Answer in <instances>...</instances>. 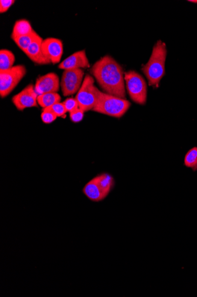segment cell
<instances>
[{"mask_svg":"<svg viewBox=\"0 0 197 297\" xmlns=\"http://www.w3.org/2000/svg\"><path fill=\"white\" fill-rule=\"evenodd\" d=\"M127 92L132 101L139 105H144L147 99V85L144 78L134 71L125 73Z\"/></svg>","mask_w":197,"mask_h":297,"instance_id":"8992f818","label":"cell"},{"mask_svg":"<svg viewBox=\"0 0 197 297\" xmlns=\"http://www.w3.org/2000/svg\"><path fill=\"white\" fill-rule=\"evenodd\" d=\"M23 65L14 66L8 70L0 71V96L5 98L12 92L26 74Z\"/></svg>","mask_w":197,"mask_h":297,"instance_id":"52a82bcc","label":"cell"},{"mask_svg":"<svg viewBox=\"0 0 197 297\" xmlns=\"http://www.w3.org/2000/svg\"><path fill=\"white\" fill-rule=\"evenodd\" d=\"M189 2L197 3V0H189Z\"/></svg>","mask_w":197,"mask_h":297,"instance_id":"cb8c5ba5","label":"cell"},{"mask_svg":"<svg viewBox=\"0 0 197 297\" xmlns=\"http://www.w3.org/2000/svg\"><path fill=\"white\" fill-rule=\"evenodd\" d=\"M131 107V103L125 99L101 92L98 103L93 111L114 118H121Z\"/></svg>","mask_w":197,"mask_h":297,"instance_id":"277c9868","label":"cell"},{"mask_svg":"<svg viewBox=\"0 0 197 297\" xmlns=\"http://www.w3.org/2000/svg\"><path fill=\"white\" fill-rule=\"evenodd\" d=\"M38 93L34 85L30 84L12 98V102L17 110L23 111L26 108H38Z\"/></svg>","mask_w":197,"mask_h":297,"instance_id":"9c48e42d","label":"cell"},{"mask_svg":"<svg viewBox=\"0 0 197 297\" xmlns=\"http://www.w3.org/2000/svg\"><path fill=\"white\" fill-rule=\"evenodd\" d=\"M61 97L57 93H48L39 95L38 102L39 106L44 108L52 107L61 101Z\"/></svg>","mask_w":197,"mask_h":297,"instance_id":"9a60e30c","label":"cell"},{"mask_svg":"<svg viewBox=\"0 0 197 297\" xmlns=\"http://www.w3.org/2000/svg\"><path fill=\"white\" fill-rule=\"evenodd\" d=\"M38 35V33L34 31L29 35L14 38L13 39V40L14 41L15 43L16 44L17 47L25 53L27 50L28 49L30 44H31L33 41L35 40V39Z\"/></svg>","mask_w":197,"mask_h":297,"instance_id":"e0dca14e","label":"cell"},{"mask_svg":"<svg viewBox=\"0 0 197 297\" xmlns=\"http://www.w3.org/2000/svg\"><path fill=\"white\" fill-rule=\"evenodd\" d=\"M184 165L193 170L197 166V147H194L188 151L184 159Z\"/></svg>","mask_w":197,"mask_h":297,"instance_id":"ac0fdd59","label":"cell"},{"mask_svg":"<svg viewBox=\"0 0 197 297\" xmlns=\"http://www.w3.org/2000/svg\"><path fill=\"white\" fill-rule=\"evenodd\" d=\"M115 185V180L110 174L104 173L97 175L86 184L83 193L93 202H101L111 192Z\"/></svg>","mask_w":197,"mask_h":297,"instance_id":"3957f363","label":"cell"},{"mask_svg":"<svg viewBox=\"0 0 197 297\" xmlns=\"http://www.w3.org/2000/svg\"><path fill=\"white\" fill-rule=\"evenodd\" d=\"M14 2V0H1L0 1V13H4L7 11Z\"/></svg>","mask_w":197,"mask_h":297,"instance_id":"603a6c76","label":"cell"},{"mask_svg":"<svg viewBox=\"0 0 197 297\" xmlns=\"http://www.w3.org/2000/svg\"><path fill=\"white\" fill-rule=\"evenodd\" d=\"M41 48L44 56L50 63L56 64L60 61L63 53L61 40L53 38L45 39L42 42Z\"/></svg>","mask_w":197,"mask_h":297,"instance_id":"30bf717a","label":"cell"},{"mask_svg":"<svg viewBox=\"0 0 197 297\" xmlns=\"http://www.w3.org/2000/svg\"><path fill=\"white\" fill-rule=\"evenodd\" d=\"M90 72L106 93L125 99V73L113 58L110 56L102 58L93 65Z\"/></svg>","mask_w":197,"mask_h":297,"instance_id":"6da1fadb","label":"cell"},{"mask_svg":"<svg viewBox=\"0 0 197 297\" xmlns=\"http://www.w3.org/2000/svg\"><path fill=\"white\" fill-rule=\"evenodd\" d=\"M57 117L50 108H44L41 114V119L44 123L50 124L56 120Z\"/></svg>","mask_w":197,"mask_h":297,"instance_id":"d6986e66","label":"cell"},{"mask_svg":"<svg viewBox=\"0 0 197 297\" xmlns=\"http://www.w3.org/2000/svg\"><path fill=\"white\" fill-rule=\"evenodd\" d=\"M15 56L11 51L7 50L0 51V71H5L13 67Z\"/></svg>","mask_w":197,"mask_h":297,"instance_id":"2e32d148","label":"cell"},{"mask_svg":"<svg viewBox=\"0 0 197 297\" xmlns=\"http://www.w3.org/2000/svg\"><path fill=\"white\" fill-rule=\"evenodd\" d=\"M193 171H197V166L196 167V168L193 170Z\"/></svg>","mask_w":197,"mask_h":297,"instance_id":"d4e9b609","label":"cell"},{"mask_svg":"<svg viewBox=\"0 0 197 297\" xmlns=\"http://www.w3.org/2000/svg\"><path fill=\"white\" fill-rule=\"evenodd\" d=\"M28 20H17L14 24L13 32L11 34V39L20 37V36L29 35L34 32Z\"/></svg>","mask_w":197,"mask_h":297,"instance_id":"5bb4252c","label":"cell"},{"mask_svg":"<svg viewBox=\"0 0 197 297\" xmlns=\"http://www.w3.org/2000/svg\"><path fill=\"white\" fill-rule=\"evenodd\" d=\"M84 74L82 69H66L63 72L60 81L63 96H72L78 92L83 83Z\"/></svg>","mask_w":197,"mask_h":297,"instance_id":"ba28073f","label":"cell"},{"mask_svg":"<svg viewBox=\"0 0 197 297\" xmlns=\"http://www.w3.org/2000/svg\"><path fill=\"white\" fill-rule=\"evenodd\" d=\"M63 103L65 105L67 112H69V113L79 108L78 102L75 98H69L66 99Z\"/></svg>","mask_w":197,"mask_h":297,"instance_id":"44dd1931","label":"cell"},{"mask_svg":"<svg viewBox=\"0 0 197 297\" xmlns=\"http://www.w3.org/2000/svg\"><path fill=\"white\" fill-rule=\"evenodd\" d=\"M89 66L90 63L86 56V51L82 50L78 51L67 58L60 63L59 68L66 70V69L87 68Z\"/></svg>","mask_w":197,"mask_h":297,"instance_id":"7c38bea8","label":"cell"},{"mask_svg":"<svg viewBox=\"0 0 197 297\" xmlns=\"http://www.w3.org/2000/svg\"><path fill=\"white\" fill-rule=\"evenodd\" d=\"M166 54L165 44L161 41H158L154 45L149 60L142 68L151 86H156L164 75Z\"/></svg>","mask_w":197,"mask_h":297,"instance_id":"7a4b0ae2","label":"cell"},{"mask_svg":"<svg viewBox=\"0 0 197 297\" xmlns=\"http://www.w3.org/2000/svg\"><path fill=\"white\" fill-rule=\"evenodd\" d=\"M50 108L51 110L52 111L57 117H66V114L67 112L64 104L63 103L59 102L57 104H54L52 107H48Z\"/></svg>","mask_w":197,"mask_h":297,"instance_id":"ffe728a7","label":"cell"},{"mask_svg":"<svg viewBox=\"0 0 197 297\" xmlns=\"http://www.w3.org/2000/svg\"><path fill=\"white\" fill-rule=\"evenodd\" d=\"M43 39L38 35L35 40L30 44L28 49L25 52L26 56L33 62L39 65H47L50 63L42 51L41 45Z\"/></svg>","mask_w":197,"mask_h":297,"instance_id":"4fadbf2b","label":"cell"},{"mask_svg":"<svg viewBox=\"0 0 197 297\" xmlns=\"http://www.w3.org/2000/svg\"><path fill=\"white\" fill-rule=\"evenodd\" d=\"M95 80L93 77L87 74L84 77L83 83L78 91L75 99L78 102L79 108L84 112L92 111L98 103L101 93L95 86Z\"/></svg>","mask_w":197,"mask_h":297,"instance_id":"5b68a950","label":"cell"},{"mask_svg":"<svg viewBox=\"0 0 197 297\" xmlns=\"http://www.w3.org/2000/svg\"><path fill=\"white\" fill-rule=\"evenodd\" d=\"M60 82L58 75L54 72L45 74L38 78L35 86L38 96L48 93H57L60 89Z\"/></svg>","mask_w":197,"mask_h":297,"instance_id":"8fae6325","label":"cell"},{"mask_svg":"<svg viewBox=\"0 0 197 297\" xmlns=\"http://www.w3.org/2000/svg\"><path fill=\"white\" fill-rule=\"evenodd\" d=\"M84 114V112L83 110H81L80 108H78L77 110L69 113V116L73 122L78 123L83 120Z\"/></svg>","mask_w":197,"mask_h":297,"instance_id":"7402d4cb","label":"cell"}]
</instances>
